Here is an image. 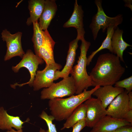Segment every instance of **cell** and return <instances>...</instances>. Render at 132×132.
I'll return each instance as SVG.
<instances>
[{"label": "cell", "mask_w": 132, "mask_h": 132, "mask_svg": "<svg viewBox=\"0 0 132 132\" xmlns=\"http://www.w3.org/2000/svg\"><path fill=\"white\" fill-rule=\"evenodd\" d=\"M125 70L116 55L109 53L101 54L89 74L92 86H112L119 80Z\"/></svg>", "instance_id": "1"}, {"label": "cell", "mask_w": 132, "mask_h": 132, "mask_svg": "<svg viewBox=\"0 0 132 132\" xmlns=\"http://www.w3.org/2000/svg\"><path fill=\"white\" fill-rule=\"evenodd\" d=\"M99 87L96 86L89 90L85 89L79 94L67 98L49 100L48 104L51 115L57 121L66 120L79 105L91 97Z\"/></svg>", "instance_id": "2"}, {"label": "cell", "mask_w": 132, "mask_h": 132, "mask_svg": "<svg viewBox=\"0 0 132 132\" xmlns=\"http://www.w3.org/2000/svg\"><path fill=\"white\" fill-rule=\"evenodd\" d=\"M80 40V54L77 64L73 66L70 72L75 81L76 87V95L82 93L84 90L92 86L90 76L87 72V52L91 45L90 42L86 41L84 37Z\"/></svg>", "instance_id": "3"}, {"label": "cell", "mask_w": 132, "mask_h": 132, "mask_svg": "<svg viewBox=\"0 0 132 132\" xmlns=\"http://www.w3.org/2000/svg\"><path fill=\"white\" fill-rule=\"evenodd\" d=\"M95 2L97 6V12L93 17L89 27L91 30L93 39L95 40L101 29H102V32L104 33L107 28L111 25L118 26L122 22L123 17L122 15L120 14L113 17L107 16L102 8V1L96 0Z\"/></svg>", "instance_id": "4"}, {"label": "cell", "mask_w": 132, "mask_h": 132, "mask_svg": "<svg viewBox=\"0 0 132 132\" xmlns=\"http://www.w3.org/2000/svg\"><path fill=\"white\" fill-rule=\"evenodd\" d=\"M76 87L74 79L71 76L63 78L58 82L54 83L48 88H44L41 92L42 99H51L75 94Z\"/></svg>", "instance_id": "5"}, {"label": "cell", "mask_w": 132, "mask_h": 132, "mask_svg": "<svg viewBox=\"0 0 132 132\" xmlns=\"http://www.w3.org/2000/svg\"><path fill=\"white\" fill-rule=\"evenodd\" d=\"M44 61L38 56L34 54L31 50H27L22 58L20 62L15 66H13L12 69L15 73L18 72L21 68L24 67L29 71L30 75L29 81L26 83L21 84H15L13 85L19 86L20 87L28 84L30 86H32L37 69L39 65L42 64Z\"/></svg>", "instance_id": "6"}, {"label": "cell", "mask_w": 132, "mask_h": 132, "mask_svg": "<svg viewBox=\"0 0 132 132\" xmlns=\"http://www.w3.org/2000/svg\"><path fill=\"white\" fill-rule=\"evenodd\" d=\"M22 34L20 32L12 34L6 29L2 30L1 33V37L2 40L6 42L7 47L4 57L5 61L17 56L22 58L25 54L22 45Z\"/></svg>", "instance_id": "7"}, {"label": "cell", "mask_w": 132, "mask_h": 132, "mask_svg": "<svg viewBox=\"0 0 132 132\" xmlns=\"http://www.w3.org/2000/svg\"><path fill=\"white\" fill-rule=\"evenodd\" d=\"M62 68L61 65L55 62L46 65L42 70L37 71L32 85L33 90L37 91L42 88L50 87L55 80V72Z\"/></svg>", "instance_id": "8"}, {"label": "cell", "mask_w": 132, "mask_h": 132, "mask_svg": "<svg viewBox=\"0 0 132 132\" xmlns=\"http://www.w3.org/2000/svg\"><path fill=\"white\" fill-rule=\"evenodd\" d=\"M83 103L87 107L85 118L86 126L92 128L101 119L107 115L106 110L97 98L91 97Z\"/></svg>", "instance_id": "9"}, {"label": "cell", "mask_w": 132, "mask_h": 132, "mask_svg": "<svg viewBox=\"0 0 132 132\" xmlns=\"http://www.w3.org/2000/svg\"><path fill=\"white\" fill-rule=\"evenodd\" d=\"M106 110L107 115L115 118L123 119L130 110L128 93L125 90L111 102Z\"/></svg>", "instance_id": "10"}, {"label": "cell", "mask_w": 132, "mask_h": 132, "mask_svg": "<svg viewBox=\"0 0 132 132\" xmlns=\"http://www.w3.org/2000/svg\"><path fill=\"white\" fill-rule=\"evenodd\" d=\"M132 125L124 119H117L107 115L97 122L89 132H112L122 126Z\"/></svg>", "instance_id": "11"}, {"label": "cell", "mask_w": 132, "mask_h": 132, "mask_svg": "<svg viewBox=\"0 0 132 132\" xmlns=\"http://www.w3.org/2000/svg\"><path fill=\"white\" fill-rule=\"evenodd\" d=\"M124 90L123 88L112 85L100 86L92 94L100 102L106 109L111 102L119 94Z\"/></svg>", "instance_id": "12"}, {"label": "cell", "mask_w": 132, "mask_h": 132, "mask_svg": "<svg viewBox=\"0 0 132 132\" xmlns=\"http://www.w3.org/2000/svg\"><path fill=\"white\" fill-rule=\"evenodd\" d=\"M84 11L81 5H78L77 0H76L74 4V10L69 19L64 24V28L73 27L77 29V37L80 40L84 37L85 31L84 28L83 17Z\"/></svg>", "instance_id": "13"}, {"label": "cell", "mask_w": 132, "mask_h": 132, "mask_svg": "<svg viewBox=\"0 0 132 132\" xmlns=\"http://www.w3.org/2000/svg\"><path fill=\"white\" fill-rule=\"evenodd\" d=\"M79 40V38L77 37L69 43L65 65L62 70L56 71L55 80L60 78H63L69 76L75 61L76 51L78 47V42Z\"/></svg>", "instance_id": "14"}, {"label": "cell", "mask_w": 132, "mask_h": 132, "mask_svg": "<svg viewBox=\"0 0 132 132\" xmlns=\"http://www.w3.org/2000/svg\"><path fill=\"white\" fill-rule=\"evenodd\" d=\"M44 40L40 48L38 56L44 61L46 65L55 62L54 49L55 42L51 37L47 30L43 31Z\"/></svg>", "instance_id": "15"}, {"label": "cell", "mask_w": 132, "mask_h": 132, "mask_svg": "<svg viewBox=\"0 0 132 132\" xmlns=\"http://www.w3.org/2000/svg\"><path fill=\"white\" fill-rule=\"evenodd\" d=\"M28 119L26 121H23L19 117L14 116L9 114L3 107H0V129L9 131L12 128L17 130L22 129V125L25 122L29 121Z\"/></svg>", "instance_id": "16"}, {"label": "cell", "mask_w": 132, "mask_h": 132, "mask_svg": "<svg viewBox=\"0 0 132 132\" xmlns=\"http://www.w3.org/2000/svg\"><path fill=\"white\" fill-rule=\"evenodd\" d=\"M57 10V6L55 0H45L44 8L38 22L42 30L44 31L47 30Z\"/></svg>", "instance_id": "17"}, {"label": "cell", "mask_w": 132, "mask_h": 132, "mask_svg": "<svg viewBox=\"0 0 132 132\" xmlns=\"http://www.w3.org/2000/svg\"><path fill=\"white\" fill-rule=\"evenodd\" d=\"M123 33V31L118 27L115 30L112 38L111 45L113 54L116 55L121 61L124 62L123 57V52L128 47L132 46L123 40L122 37Z\"/></svg>", "instance_id": "18"}, {"label": "cell", "mask_w": 132, "mask_h": 132, "mask_svg": "<svg viewBox=\"0 0 132 132\" xmlns=\"http://www.w3.org/2000/svg\"><path fill=\"white\" fill-rule=\"evenodd\" d=\"M45 2L44 0L28 1V8L30 16L26 22L27 25H30L33 22L38 21L43 11Z\"/></svg>", "instance_id": "19"}, {"label": "cell", "mask_w": 132, "mask_h": 132, "mask_svg": "<svg viewBox=\"0 0 132 132\" xmlns=\"http://www.w3.org/2000/svg\"><path fill=\"white\" fill-rule=\"evenodd\" d=\"M86 111V106L84 103L80 104L66 120L61 130L72 127L79 121L85 119Z\"/></svg>", "instance_id": "20"}, {"label": "cell", "mask_w": 132, "mask_h": 132, "mask_svg": "<svg viewBox=\"0 0 132 132\" xmlns=\"http://www.w3.org/2000/svg\"><path fill=\"white\" fill-rule=\"evenodd\" d=\"M118 26L112 25L109 26L107 29V36L101 46L93 52L87 58V65H89L95 55L101 50L104 49H107L111 53L113 51L111 45V39L115 30Z\"/></svg>", "instance_id": "21"}, {"label": "cell", "mask_w": 132, "mask_h": 132, "mask_svg": "<svg viewBox=\"0 0 132 132\" xmlns=\"http://www.w3.org/2000/svg\"><path fill=\"white\" fill-rule=\"evenodd\" d=\"M33 34L32 40L35 54L38 55L39 49L42 45L44 40L43 31L41 28L38 21L33 23Z\"/></svg>", "instance_id": "22"}, {"label": "cell", "mask_w": 132, "mask_h": 132, "mask_svg": "<svg viewBox=\"0 0 132 132\" xmlns=\"http://www.w3.org/2000/svg\"><path fill=\"white\" fill-rule=\"evenodd\" d=\"M39 116L45 121L47 124L48 129L46 132H57L55 124L53 122L55 119L52 116L48 115L45 111H43Z\"/></svg>", "instance_id": "23"}, {"label": "cell", "mask_w": 132, "mask_h": 132, "mask_svg": "<svg viewBox=\"0 0 132 132\" xmlns=\"http://www.w3.org/2000/svg\"><path fill=\"white\" fill-rule=\"evenodd\" d=\"M114 87L125 88L127 93H128L132 91V76L117 81L115 84Z\"/></svg>", "instance_id": "24"}, {"label": "cell", "mask_w": 132, "mask_h": 132, "mask_svg": "<svg viewBox=\"0 0 132 132\" xmlns=\"http://www.w3.org/2000/svg\"><path fill=\"white\" fill-rule=\"evenodd\" d=\"M86 126L85 119L82 120L72 126L73 131L72 132H80Z\"/></svg>", "instance_id": "25"}, {"label": "cell", "mask_w": 132, "mask_h": 132, "mask_svg": "<svg viewBox=\"0 0 132 132\" xmlns=\"http://www.w3.org/2000/svg\"><path fill=\"white\" fill-rule=\"evenodd\" d=\"M112 132H132V125L122 126Z\"/></svg>", "instance_id": "26"}, {"label": "cell", "mask_w": 132, "mask_h": 132, "mask_svg": "<svg viewBox=\"0 0 132 132\" xmlns=\"http://www.w3.org/2000/svg\"><path fill=\"white\" fill-rule=\"evenodd\" d=\"M123 119L132 124V110H129L125 115Z\"/></svg>", "instance_id": "27"}, {"label": "cell", "mask_w": 132, "mask_h": 132, "mask_svg": "<svg viewBox=\"0 0 132 132\" xmlns=\"http://www.w3.org/2000/svg\"><path fill=\"white\" fill-rule=\"evenodd\" d=\"M128 104L130 110H132V92L128 93Z\"/></svg>", "instance_id": "28"}, {"label": "cell", "mask_w": 132, "mask_h": 132, "mask_svg": "<svg viewBox=\"0 0 132 132\" xmlns=\"http://www.w3.org/2000/svg\"><path fill=\"white\" fill-rule=\"evenodd\" d=\"M125 4V6L127 7H129L131 10H132V5H131L132 0H124Z\"/></svg>", "instance_id": "29"}, {"label": "cell", "mask_w": 132, "mask_h": 132, "mask_svg": "<svg viewBox=\"0 0 132 132\" xmlns=\"http://www.w3.org/2000/svg\"><path fill=\"white\" fill-rule=\"evenodd\" d=\"M6 132H23V131L22 129H20L16 131L12 128L10 130L7 131Z\"/></svg>", "instance_id": "30"}, {"label": "cell", "mask_w": 132, "mask_h": 132, "mask_svg": "<svg viewBox=\"0 0 132 132\" xmlns=\"http://www.w3.org/2000/svg\"><path fill=\"white\" fill-rule=\"evenodd\" d=\"M39 132H46V131L43 129L41 128Z\"/></svg>", "instance_id": "31"}]
</instances>
